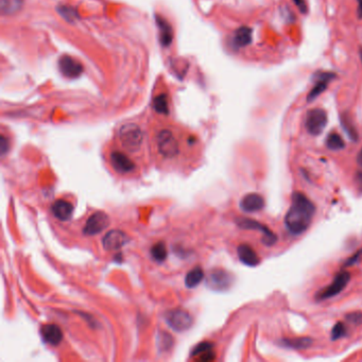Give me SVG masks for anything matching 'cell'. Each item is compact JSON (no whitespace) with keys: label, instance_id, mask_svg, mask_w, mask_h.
Here are the masks:
<instances>
[{"label":"cell","instance_id":"cell-3","mask_svg":"<svg viewBox=\"0 0 362 362\" xmlns=\"http://www.w3.org/2000/svg\"><path fill=\"white\" fill-rule=\"evenodd\" d=\"M118 137L121 146L127 151L135 153L140 150L144 141V133L141 129L135 124L124 125L118 132Z\"/></svg>","mask_w":362,"mask_h":362},{"label":"cell","instance_id":"cell-14","mask_svg":"<svg viewBox=\"0 0 362 362\" xmlns=\"http://www.w3.org/2000/svg\"><path fill=\"white\" fill-rule=\"evenodd\" d=\"M264 207L263 198L258 193H249L240 201V208L245 212H256Z\"/></svg>","mask_w":362,"mask_h":362},{"label":"cell","instance_id":"cell-10","mask_svg":"<svg viewBox=\"0 0 362 362\" xmlns=\"http://www.w3.org/2000/svg\"><path fill=\"white\" fill-rule=\"evenodd\" d=\"M233 276L222 269L212 270L207 277V285L214 290L224 291L229 289L233 284Z\"/></svg>","mask_w":362,"mask_h":362},{"label":"cell","instance_id":"cell-13","mask_svg":"<svg viewBox=\"0 0 362 362\" xmlns=\"http://www.w3.org/2000/svg\"><path fill=\"white\" fill-rule=\"evenodd\" d=\"M335 78V75L332 74V73H318L316 74V82L314 84V86L312 87V89L310 90L308 96H307V101L310 102L314 100L315 98H318V97L323 93L325 92V89L327 88V84L328 82L333 80Z\"/></svg>","mask_w":362,"mask_h":362},{"label":"cell","instance_id":"cell-26","mask_svg":"<svg viewBox=\"0 0 362 362\" xmlns=\"http://www.w3.org/2000/svg\"><path fill=\"white\" fill-rule=\"evenodd\" d=\"M154 109L159 114H168V111H169V107H168V100L166 95L161 94L159 96H157L156 98L154 99V103H153Z\"/></svg>","mask_w":362,"mask_h":362},{"label":"cell","instance_id":"cell-1","mask_svg":"<svg viewBox=\"0 0 362 362\" xmlns=\"http://www.w3.org/2000/svg\"><path fill=\"white\" fill-rule=\"evenodd\" d=\"M315 205L303 192L295 191L291 198V205L285 216V225L290 234L301 235L312 222Z\"/></svg>","mask_w":362,"mask_h":362},{"label":"cell","instance_id":"cell-2","mask_svg":"<svg viewBox=\"0 0 362 362\" xmlns=\"http://www.w3.org/2000/svg\"><path fill=\"white\" fill-rule=\"evenodd\" d=\"M155 147L157 153L164 159H174L180 154V143L176 135L168 129L158 131L155 136Z\"/></svg>","mask_w":362,"mask_h":362},{"label":"cell","instance_id":"cell-11","mask_svg":"<svg viewBox=\"0 0 362 362\" xmlns=\"http://www.w3.org/2000/svg\"><path fill=\"white\" fill-rule=\"evenodd\" d=\"M129 238L126 233L121 231H111L104 236L102 240L103 248L106 251H116L121 249L128 242Z\"/></svg>","mask_w":362,"mask_h":362},{"label":"cell","instance_id":"cell-23","mask_svg":"<svg viewBox=\"0 0 362 362\" xmlns=\"http://www.w3.org/2000/svg\"><path fill=\"white\" fill-rule=\"evenodd\" d=\"M341 125H342V128H343V130L345 131V133L348 135V137L354 141L358 140L359 138L358 132L356 130V128H355V126L353 125L352 119L348 117L346 114L341 116Z\"/></svg>","mask_w":362,"mask_h":362},{"label":"cell","instance_id":"cell-17","mask_svg":"<svg viewBox=\"0 0 362 362\" xmlns=\"http://www.w3.org/2000/svg\"><path fill=\"white\" fill-rule=\"evenodd\" d=\"M41 333L43 336V339L51 345H59L62 341L63 334L61 328L54 324H47L44 325L41 329Z\"/></svg>","mask_w":362,"mask_h":362},{"label":"cell","instance_id":"cell-22","mask_svg":"<svg viewBox=\"0 0 362 362\" xmlns=\"http://www.w3.org/2000/svg\"><path fill=\"white\" fill-rule=\"evenodd\" d=\"M326 147L332 151H339L345 148V143L338 133H331L326 138Z\"/></svg>","mask_w":362,"mask_h":362},{"label":"cell","instance_id":"cell-12","mask_svg":"<svg viewBox=\"0 0 362 362\" xmlns=\"http://www.w3.org/2000/svg\"><path fill=\"white\" fill-rule=\"evenodd\" d=\"M59 67L62 74L68 78H77L83 73L82 64L68 55H64L59 60Z\"/></svg>","mask_w":362,"mask_h":362},{"label":"cell","instance_id":"cell-21","mask_svg":"<svg viewBox=\"0 0 362 362\" xmlns=\"http://www.w3.org/2000/svg\"><path fill=\"white\" fill-rule=\"evenodd\" d=\"M203 277H204V273L201 268L200 267L193 268L190 272H188V274L186 275V279H185L186 286L188 288H195L202 282Z\"/></svg>","mask_w":362,"mask_h":362},{"label":"cell","instance_id":"cell-7","mask_svg":"<svg viewBox=\"0 0 362 362\" xmlns=\"http://www.w3.org/2000/svg\"><path fill=\"white\" fill-rule=\"evenodd\" d=\"M109 163L113 169L122 176L131 174L136 169L134 161L124 152L112 151L109 154Z\"/></svg>","mask_w":362,"mask_h":362},{"label":"cell","instance_id":"cell-35","mask_svg":"<svg viewBox=\"0 0 362 362\" xmlns=\"http://www.w3.org/2000/svg\"><path fill=\"white\" fill-rule=\"evenodd\" d=\"M357 164L359 165V167L362 168V148L357 155Z\"/></svg>","mask_w":362,"mask_h":362},{"label":"cell","instance_id":"cell-28","mask_svg":"<svg viewBox=\"0 0 362 362\" xmlns=\"http://www.w3.org/2000/svg\"><path fill=\"white\" fill-rule=\"evenodd\" d=\"M345 320L354 325H361L362 324V312L361 311H355L347 313L345 315Z\"/></svg>","mask_w":362,"mask_h":362},{"label":"cell","instance_id":"cell-4","mask_svg":"<svg viewBox=\"0 0 362 362\" xmlns=\"http://www.w3.org/2000/svg\"><path fill=\"white\" fill-rule=\"evenodd\" d=\"M351 273L347 271H342V272L338 273L336 275L333 283L328 287L322 289L315 294V300L316 301H324L332 299V297L338 295L340 292H342L347 286V284L351 281Z\"/></svg>","mask_w":362,"mask_h":362},{"label":"cell","instance_id":"cell-18","mask_svg":"<svg viewBox=\"0 0 362 362\" xmlns=\"http://www.w3.org/2000/svg\"><path fill=\"white\" fill-rule=\"evenodd\" d=\"M252 43V29L247 26L238 28L233 35V45L236 48L247 47Z\"/></svg>","mask_w":362,"mask_h":362},{"label":"cell","instance_id":"cell-24","mask_svg":"<svg viewBox=\"0 0 362 362\" xmlns=\"http://www.w3.org/2000/svg\"><path fill=\"white\" fill-rule=\"evenodd\" d=\"M22 5L23 0H1V11L5 15L17 12Z\"/></svg>","mask_w":362,"mask_h":362},{"label":"cell","instance_id":"cell-20","mask_svg":"<svg viewBox=\"0 0 362 362\" xmlns=\"http://www.w3.org/2000/svg\"><path fill=\"white\" fill-rule=\"evenodd\" d=\"M284 347L293 348V350H305L311 346L312 340L308 337L294 338V339H285L281 342Z\"/></svg>","mask_w":362,"mask_h":362},{"label":"cell","instance_id":"cell-25","mask_svg":"<svg viewBox=\"0 0 362 362\" xmlns=\"http://www.w3.org/2000/svg\"><path fill=\"white\" fill-rule=\"evenodd\" d=\"M151 255L157 261L165 260L167 257V249L165 243L157 242L156 244H154L151 249Z\"/></svg>","mask_w":362,"mask_h":362},{"label":"cell","instance_id":"cell-27","mask_svg":"<svg viewBox=\"0 0 362 362\" xmlns=\"http://www.w3.org/2000/svg\"><path fill=\"white\" fill-rule=\"evenodd\" d=\"M347 335V332H346V328L344 326L343 323L341 322H338L337 324H336L334 327H333V331H332V340H339L341 338L345 337V336Z\"/></svg>","mask_w":362,"mask_h":362},{"label":"cell","instance_id":"cell-36","mask_svg":"<svg viewBox=\"0 0 362 362\" xmlns=\"http://www.w3.org/2000/svg\"><path fill=\"white\" fill-rule=\"evenodd\" d=\"M360 57H361V62H362V50H360Z\"/></svg>","mask_w":362,"mask_h":362},{"label":"cell","instance_id":"cell-29","mask_svg":"<svg viewBox=\"0 0 362 362\" xmlns=\"http://www.w3.org/2000/svg\"><path fill=\"white\" fill-rule=\"evenodd\" d=\"M211 347H212L211 343H208V342H204V343L199 344L195 348V350H193L192 355H193V356H196V355H200V356H202V355H204L205 353L211 351Z\"/></svg>","mask_w":362,"mask_h":362},{"label":"cell","instance_id":"cell-31","mask_svg":"<svg viewBox=\"0 0 362 362\" xmlns=\"http://www.w3.org/2000/svg\"><path fill=\"white\" fill-rule=\"evenodd\" d=\"M361 252L362 251H358L356 254L348 258V259L344 263V267H351V266H353V264L356 263L358 261V259H359V256L361 255Z\"/></svg>","mask_w":362,"mask_h":362},{"label":"cell","instance_id":"cell-9","mask_svg":"<svg viewBox=\"0 0 362 362\" xmlns=\"http://www.w3.org/2000/svg\"><path fill=\"white\" fill-rule=\"evenodd\" d=\"M109 224V218L106 214L102 211H97L94 215L90 216L85 223L83 229V233L85 235H97L105 230Z\"/></svg>","mask_w":362,"mask_h":362},{"label":"cell","instance_id":"cell-33","mask_svg":"<svg viewBox=\"0 0 362 362\" xmlns=\"http://www.w3.org/2000/svg\"><path fill=\"white\" fill-rule=\"evenodd\" d=\"M6 144H8V141H6L4 136H1V151H2V154H4L6 152V150H8V148H6Z\"/></svg>","mask_w":362,"mask_h":362},{"label":"cell","instance_id":"cell-8","mask_svg":"<svg viewBox=\"0 0 362 362\" xmlns=\"http://www.w3.org/2000/svg\"><path fill=\"white\" fill-rule=\"evenodd\" d=\"M166 322L174 331L184 332L192 325V318L185 310L176 309L167 312Z\"/></svg>","mask_w":362,"mask_h":362},{"label":"cell","instance_id":"cell-34","mask_svg":"<svg viewBox=\"0 0 362 362\" xmlns=\"http://www.w3.org/2000/svg\"><path fill=\"white\" fill-rule=\"evenodd\" d=\"M358 17L362 19V0H358Z\"/></svg>","mask_w":362,"mask_h":362},{"label":"cell","instance_id":"cell-32","mask_svg":"<svg viewBox=\"0 0 362 362\" xmlns=\"http://www.w3.org/2000/svg\"><path fill=\"white\" fill-rule=\"evenodd\" d=\"M293 2L297 6V9L300 10V12H302V13L307 12V3H306L305 0H293Z\"/></svg>","mask_w":362,"mask_h":362},{"label":"cell","instance_id":"cell-19","mask_svg":"<svg viewBox=\"0 0 362 362\" xmlns=\"http://www.w3.org/2000/svg\"><path fill=\"white\" fill-rule=\"evenodd\" d=\"M157 25L160 31V43L163 46H169L172 42V30L171 26L168 24L164 18L157 17Z\"/></svg>","mask_w":362,"mask_h":362},{"label":"cell","instance_id":"cell-30","mask_svg":"<svg viewBox=\"0 0 362 362\" xmlns=\"http://www.w3.org/2000/svg\"><path fill=\"white\" fill-rule=\"evenodd\" d=\"M59 12L61 13V15L63 17H65L68 21H72V19H76L77 17V13L74 9L69 8V6H61L59 9Z\"/></svg>","mask_w":362,"mask_h":362},{"label":"cell","instance_id":"cell-15","mask_svg":"<svg viewBox=\"0 0 362 362\" xmlns=\"http://www.w3.org/2000/svg\"><path fill=\"white\" fill-rule=\"evenodd\" d=\"M237 254L240 261L248 267H256L260 262L259 257L257 256L256 252L249 244L242 243L239 245L237 249Z\"/></svg>","mask_w":362,"mask_h":362},{"label":"cell","instance_id":"cell-5","mask_svg":"<svg viewBox=\"0 0 362 362\" xmlns=\"http://www.w3.org/2000/svg\"><path fill=\"white\" fill-rule=\"evenodd\" d=\"M327 125V114L322 108L309 109L305 118V128L312 136H318Z\"/></svg>","mask_w":362,"mask_h":362},{"label":"cell","instance_id":"cell-16","mask_svg":"<svg viewBox=\"0 0 362 362\" xmlns=\"http://www.w3.org/2000/svg\"><path fill=\"white\" fill-rule=\"evenodd\" d=\"M51 210H52V214L55 218L61 220V221H67L74 214V206L65 200H57L52 204Z\"/></svg>","mask_w":362,"mask_h":362},{"label":"cell","instance_id":"cell-6","mask_svg":"<svg viewBox=\"0 0 362 362\" xmlns=\"http://www.w3.org/2000/svg\"><path fill=\"white\" fill-rule=\"evenodd\" d=\"M236 222H237L239 228H241V229L254 230V231L261 232L262 233L261 240H262L263 244L271 247V245H273L277 241L276 235L268 228V226H266L264 224H261L258 221H255V220L248 219V218H239V219H237Z\"/></svg>","mask_w":362,"mask_h":362}]
</instances>
